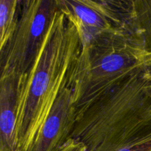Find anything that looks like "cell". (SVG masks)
Segmentation results:
<instances>
[{
  "instance_id": "obj_1",
  "label": "cell",
  "mask_w": 151,
  "mask_h": 151,
  "mask_svg": "<svg viewBox=\"0 0 151 151\" xmlns=\"http://www.w3.org/2000/svg\"><path fill=\"white\" fill-rule=\"evenodd\" d=\"M80 49L76 29L58 10L35 61L22 81L16 116L17 151L29 150L68 83Z\"/></svg>"
},
{
  "instance_id": "obj_2",
  "label": "cell",
  "mask_w": 151,
  "mask_h": 151,
  "mask_svg": "<svg viewBox=\"0 0 151 151\" xmlns=\"http://www.w3.org/2000/svg\"><path fill=\"white\" fill-rule=\"evenodd\" d=\"M147 69L151 52L139 29L111 32L81 47L68 80L76 119L109 91Z\"/></svg>"
},
{
  "instance_id": "obj_3",
  "label": "cell",
  "mask_w": 151,
  "mask_h": 151,
  "mask_svg": "<svg viewBox=\"0 0 151 151\" xmlns=\"http://www.w3.org/2000/svg\"><path fill=\"white\" fill-rule=\"evenodd\" d=\"M151 124V69L127 79L90 105L76 119L71 138L87 150Z\"/></svg>"
},
{
  "instance_id": "obj_4",
  "label": "cell",
  "mask_w": 151,
  "mask_h": 151,
  "mask_svg": "<svg viewBox=\"0 0 151 151\" xmlns=\"http://www.w3.org/2000/svg\"><path fill=\"white\" fill-rule=\"evenodd\" d=\"M58 10L76 29L81 47L122 29H138L134 0H56Z\"/></svg>"
},
{
  "instance_id": "obj_5",
  "label": "cell",
  "mask_w": 151,
  "mask_h": 151,
  "mask_svg": "<svg viewBox=\"0 0 151 151\" xmlns=\"http://www.w3.org/2000/svg\"><path fill=\"white\" fill-rule=\"evenodd\" d=\"M58 10L56 0L22 1L17 27L0 55L1 63L20 75H26Z\"/></svg>"
},
{
  "instance_id": "obj_6",
  "label": "cell",
  "mask_w": 151,
  "mask_h": 151,
  "mask_svg": "<svg viewBox=\"0 0 151 151\" xmlns=\"http://www.w3.org/2000/svg\"><path fill=\"white\" fill-rule=\"evenodd\" d=\"M75 122L76 109L67 83L28 151H58L72 137Z\"/></svg>"
},
{
  "instance_id": "obj_7",
  "label": "cell",
  "mask_w": 151,
  "mask_h": 151,
  "mask_svg": "<svg viewBox=\"0 0 151 151\" xmlns=\"http://www.w3.org/2000/svg\"><path fill=\"white\" fill-rule=\"evenodd\" d=\"M24 76L0 61V151H17L16 116Z\"/></svg>"
},
{
  "instance_id": "obj_8",
  "label": "cell",
  "mask_w": 151,
  "mask_h": 151,
  "mask_svg": "<svg viewBox=\"0 0 151 151\" xmlns=\"http://www.w3.org/2000/svg\"><path fill=\"white\" fill-rule=\"evenodd\" d=\"M151 125L144 127L125 137L100 144L87 151H150Z\"/></svg>"
},
{
  "instance_id": "obj_9",
  "label": "cell",
  "mask_w": 151,
  "mask_h": 151,
  "mask_svg": "<svg viewBox=\"0 0 151 151\" xmlns=\"http://www.w3.org/2000/svg\"><path fill=\"white\" fill-rule=\"evenodd\" d=\"M22 4L19 0H0V55L16 30Z\"/></svg>"
},
{
  "instance_id": "obj_10",
  "label": "cell",
  "mask_w": 151,
  "mask_h": 151,
  "mask_svg": "<svg viewBox=\"0 0 151 151\" xmlns=\"http://www.w3.org/2000/svg\"><path fill=\"white\" fill-rule=\"evenodd\" d=\"M137 27L151 52V0H134Z\"/></svg>"
},
{
  "instance_id": "obj_11",
  "label": "cell",
  "mask_w": 151,
  "mask_h": 151,
  "mask_svg": "<svg viewBox=\"0 0 151 151\" xmlns=\"http://www.w3.org/2000/svg\"><path fill=\"white\" fill-rule=\"evenodd\" d=\"M58 151H87V148L83 143L70 138Z\"/></svg>"
},
{
  "instance_id": "obj_12",
  "label": "cell",
  "mask_w": 151,
  "mask_h": 151,
  "mask_svg": "<svg viewBox=\"0 0 151 151\" xmlns=\"http://www.w3.org/2000/svg\"><path fill=\"white\" fill-rule=\"evenodd\" d=\"M150 151H151V150H150Z\"/></svg>"
}]
</instances>
